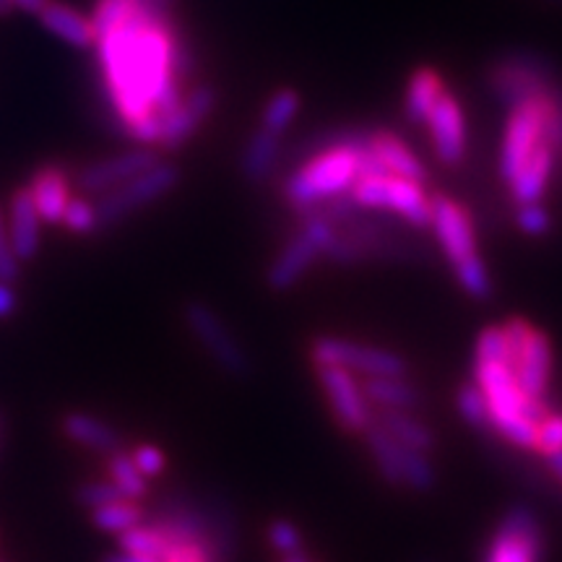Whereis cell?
I'll use <instances>...</instances> for the list:
<instances>
[{
	"mask_svg": "<svg viewBox=\"0 0 562 562\" xmlns=\"http://www.w3.org/2000/svg\"><path fill=\"white\" fill-rule=\"evenodd\" d=\"M108 474H110V482L115 484V487L121 490V495L128 497V501L140 503L146 501V495H149V480L138 472V467L133 463L131 453L125 451L112 453L108 461Z\"/></svg>",
	"mask_w": 562,
	"mask_h": 562,
	"instance_id": "obj_32",
	"label": "cell"
},
{
	"mask_svg": "<svg viewBox=\"0 0 562 562\" xmlns=\"http://www.w3.org/2000/svg\"><path fill=\"white\" fill-rule=\"evenodd\" d=\"M406 245L402 237L393 235L383 224H375L364 216L360 209L347 222L336 227L331 243H328L323 261L336 266H357L368 261H402L406 258Z\"/></svg>",
	"mask_w": 562,
	"mask_h": 562,
	"instance_id": "obj_9",
	"label": "cell"
},
{
	"mask_svg": "<svg viewBox=\"0 0 562 562\" xmlns=\"http://www.w3.org/2000/svg\"><path fill=\"white\" fill-rule=\"evenodd\" d=\"M362 440L368 446V453L372 463H375L378 474L391 487L417 492V495H430L438 487V467L432 463V456L402 446V442L393 440L378 425H372L362 435Z\"/></svg>",
	"mask_w": 562,
	"mask_h": 562,
	"instance_id": "obj_11",
	"label": "cell"
},
{
	"mask_svg": "<svg viewBox=\"0 0 562 562\" xmlns=\"http://www.w3.org/2000/svg\"><path fill=\"white\" fill-rule=\"evenodd\" d=\"M516 227L521 229V235L533 237H547L552 232V214L550 209L539 203H524V206H516Z\"/></svg>",
	"mask_w": 562,
	"mask_h": 562,
	"instance_id": "obj_38",
	"label": "cell"
},
{
	"mask_svg": "<svg viewBox=\"0 0 562 562\" xmlns=\"http://www.w3.org/2000/svg\"><path fill=\"white\" fill-rule=\"evenodd\" d=\"M313 368H341L357 378L409 375V362L398 351L375 344L344 339V336H315L311 341Z\"/></svg>",
	"mask_w": 562,
	"mask_h": 562,
	"instance_id": "obj_10",
	"label": "cell"
},
{
	"mask_svg": "<svg viewBox=\"0 0 562 562\" xmlns=\"http://www.w3.org/2000/svg\"><path fill=\"white\" fill-rule=\"evenodd\" d=\"M281 140L284 138L261 128V125L252 131V136L245 140L240 154V175L245 180L261 186V182L271 178L281 157Z\"/></svg>",
	"mask_w": 562,
	"mask_h": 562,
	"instance_id": "obj_28",
	"label": "cell"
},
{
	"mask_svg": "<svg viewBox=\"0 0 562 562\" xmlns=\"http://www.w3.org/2000/svg\"><path fill=\"white\" fill-rule=\"evenodd\" d=\"M336 224L328 220L323 211H307L300 216V229L284 243L273 261L266 269V286L271 292L284 294L294 290L311 269L326 256L328 243H331Z\"/></svg>",
	"mask_w": 562,
	"mask_h": 562,
	"instance_id": "obj_7",
	"label": "cell"
},
{
	"mask_svg": "<svg viewBox=\"0 0 562 562\" xmlns=\"http://www.w3.org/2000/svg\"><path fill=\"white\" fill-rule=\"evenodd\" d=\"M492 100L503 104L505 110L513 104L531 100V97L550 94L560 87V74L552 60L533 50H510L495 58L484 70Z\"/></svg>",
	"mask_w": 562,
	"mask_h": 562,
	"instance_id": "obj_6",
	"label": "cell"
},
{
	"mask_svg": "<svg viewBox=\"0 0 562 562\" xmlns=\"http://www.w3.org/2000/svg\"><path fill=\"white\" fill-rule=\"evenodd\" d=\"M364 161H368V170L364 172H389L398 175V178H409L417 182L427 180V167L417 154L412 151V146L389 128H375L364 131ZM362 172V175H364Z\"/></svg>",
	"mask_w": 562,
	"mask_h": 562,
	"instance_id": "obj_17",
	"label": "cell"
},
{
	"mask_svg": "<svg viewBox=\"0 0 562 562\" xmlns=\"http://www.w3.org/2000/svg\"><path fill=\"white\" fill-rule=\"evenodd\" d=\"M131 459L138 467V472L146 476V480H157V476L165 474V469H167L165 451L157 446H149V442H146V446H138L136 451L131 453Z\"/></svg>",
	"mask_w": 562,
	"mask_h": 562,
	"instance_id": "obj_41",
	"label": "cell"
},
{
	"mask_svg": "<svg viewBox=\"0 0 562 562\" xmlns=\"http://www.w3.org/2000/svg\"><path fill=\"white\" fill-rule=\"evenodd\" d=\"M19 311V294L9 281H0V321L11 318Z\"/></svg>",
	"mask_w": 562,
	"mask_h": 562,
	"instance_id": "obj_43",
	"label": "cell"
},
{
	"mask_svg": "<svg viewBox=\"0 0 562 562\" xmlns=\"http://www.w3.org/2000/svg\"><path fill=\"white\" fill-rule=\"evenodd\" d=\"M266 542L279 558H290V554L305 552V537L297 529V524H292L290 518H273L266 526Z\"/></svg>",
	"mask_w": 562,
	"mask_h": 562,
	"instance_id": "obj_36",
	"label": "cell"
},
{
	"mask_svg": "<svg viewBox=\"0 0 562 562\" xmlns=\"http://www.w3.org/2000/svg\"><path fill=\"white\" fill-rule=\"evenodd\" d=\"M427 229L435 232V240L440 245L442 258L451 266L461 290L476 302L492 300L495 281H492L490 266L484 263L480 252L472 211L448 193L432 195L430 227Z\"/></svg>",
	"mask_w": 562,
	"mask_h": 562,
	"instance_id": "obj_3",
	"label": "cell"
},
{
	"mask_svg": "<svg viewBox=\"0 0 562 562\" xmlns=\"http://www.w3.org/2000/svg\"><path fill=\"white\" fill-rule=\"evenodd\" d=\"M214 108H216L214 87H209V83H193V87L186 91V97H182L178 108L161 121L157 149L175 151L180 149V146H186L188 140L201 131V125L209 121Z\"/></svg>",
	"mask_w": 562,
	"mask_h": 562,
	"instance_id": "obj_18",
	"label": "cell"
},
{
	"mask_svg": "<svg viewBox=\"0 0 562 562\" xmlns=\"http://www.w3.org/2000/svg\"><path fill=\"white\" fill-rule=\"evenodd\" d=\"M104 83L117 121L138 146H159L161 121L186 97L191 50L167 19L165 5L149 0L123 26L97 40Z\"/></svg>",
	"mask_w": 562,
	"mask_h": 562,
	"instance_id": "obj_1",
	"label": "cell"
},
{
	"mask_svg": "<svg viewBox=\"0 0 562 562\" xmlns=\"http://www.w3.org/2000/svg\"><path fill=\"white\" fill-rule=\"evenodd\" d=\"M146 518V510L140 508V503L136 501H115V503H108L102 505V508L91 510V524L97 526L100 531H108V533H117L121 537L123 531L133 529V526L144 524Z\"/></svg>",
	"mask_w": 562,
	"mask_h": 562,
	"instance_id": "obj_31",
	"label": "cell"
},
{
	"mask_svg": "<svg viewBox=\"0 0 562 562\" xmlns=\"http://www.w3.org/2000/svg\"><path fill=\"white\" fill-rule=\"evenodd\" d=\"M562 451V412H550L539 422L537 427V442H533V453L542 459L552 453Z\"/></svg>",
	"mask_w": 562,
	"mask_h": 562,
	"instance_id": "obj_39",
	"label": "cell"
},
{
	"mask_svg": "<svg viewBox=\"0 0 562 562\" xmlns=\"http://www.w3.org/2000/svg\"><path fill=\"white\" fill-rule=\"evenodd\" d=\"M11 216H9V240L21 263L37 258L42 245V220L34 209L30 188L21 186L11 195Z\"/></svg>",
	"mask_w": 562,
	"mask_h": 562,
	"instance_id": "obj_23",
	"label": "cell"
},
{
	"mask_svg": "<svg viewBox=\"0 0 562 562\" xmlns=\"http://www.w3.org/2000/svg\"><path fill=\"white\" fill-rule=\"evenodd\" d=\"M558 89H552L550 94L531 97V100H524L508 108V117H505L503 125L501 154H497V172H501V180L505 186L524 170V165L531 159V154L537 151L544 140H550V136H547V125H550V110L554 91Z\"/></svg>",
	"mask_w": 562,
	"mask_h": 562,
	"instance_id": "obj_8",
	"label": "cell"
},
{
	"mask_svg": "<svg viewBox=\"0 0 562 562\" xmlns=\"http://www.w3.org/2000/svg\"><path fill=\"white\" fill-rule=\"evenodd\" d=\"M21 277V261L16 252L11 248L9 240V227L3 224V216H0V281H9V284H16Z\"/></svg>",
	"mask_w": 562,
	"mask_h": 562,
	"instance_id": "obj_42",
	"label": "cell"
},
{
	"mask_svg": "<svg viewBox=\"0 0 562 562\" xmlns=\"http://www.w3.org/2000/svg\"><path fill=\"white\" fill-rule=\"evenodd\" d=\"M117 544H121V552L140 554V558H154V560H165V554L170 552V542H167V539L146 521L133 526L128 531H123L121 537H117Z\"/></svg>",
	"mask_w": 562,
	"mask_h": 562,
	"instance_id": "obj_33",
	"label": "cell"
},
{
	"mask_svg": "<svg viewBox=\"0 0 562 562\" xmlns=\"http://www.w3.org/2000/svg\"><path fill=\"white\" fill-rule=\"evenodd\" d=\"M547 537L539 513L526 503L510 505L490 533L482 562H544Z\"/></svg>",
	"mask_w": 562,
	"mask_h": 562,
	"instance_id": "obj_13",
	"label": "cell"
},
{
	"mask_svg": "<svg viewBox=\"0 0 562 562\" xmlns=\"http://www.w3.org/2000/svg\"><path fill=\"white\" fill-rule=\"evenodd\" d=\"M547 3H552V5H562V0H547Z\"/></svg>",
	"mask_w": 562,
	"mask_h": 562,
	"instance_id": "obj_51",
	"label": "cell"
},
{
	"mask_svg": "<svg viewBox=\"0 0 562 562\" xmlns=\"http://www.w3.org/2000/svg\"><path fill=\"white\" fill-rule=\"evenodd\" d=\"M42 26L47 32L55 34V37L66 42L70 47H79V50H87V47H94V30H91L89 16H83L81 11L70 9V5L60 3V0H47V5L40 13Z\"/></svg>",
	"mask_w": 562,
	"mask_h": 562,
	"instance_id": "obj_26",
	"label": "cell"
},
{
	"mask_svg": "<svg viewBox=\"0 0 562 562\" xmlns=\"http://www.w3.org/2000/svg\"><path fill=\"white\" fill-rule=\"evenodd\" d=\"M102 562H161V560L140 558V554H128V552H115V554H108Z\"/></svg>",
	"mask_w": 562,
	"mask_h": 562,
	"instance_id": "obj_45",
	"label": "cell"
},
{
	"mask_svg": "<svg viewBox=\"0 0 562 562\" xmlns=\"http://www.w3.org/2000/svg\"><path fill=\"white\" fill-rule=\"evenodd\" d=\"M300 110H302L300 91H294L292 87H281L273 91L269 100H266L258 125L284 138L286 131H290L294 121H297Z\"/></svg>",
	"mask_w": 562,
	"mask_h": 562,
	"instance_id": "obj_30",
	"label": "cell"
},
{
	"mask_svg": "<svg viewBox=\"0 0 562 562\" xmlns=\"http://www.w3.org/2000/svg\"><path fill=\"white\" fill-rule=\"evenodd\" d=\"M362 385L375 412H417L425 404L422 391L406 375L364 378Z\"/></svg>",
	"mask_w": 562,
	"mask_h": 562,
	"instance_id": "obj_25",
	"label": "cell"
},
{
	"mask_svg": "<svg viewBox=\"0 0 562 562\" xmlns=\"http://www.w3.org/2000/svg\"><path fill=\"white\" fill-rule=\"evenodd\" d=\"M3 435H5V417L3 412H0V448H3Z\"/></svg>",
	"mask_w": 562,
	"mask_h": 562,
	"instance_id": "obj_49",
	"label": "cell"
},
{
	"mask_svg": "<svg viewBox=\"0 0 562 562\" xmlns=\"http://www.w3.org/2000/svg\"><path fill=\"white\" fill-rule=\"evenodd\" d=\"M422 128L430 136L432 154L438 157L440 165H461L469 149V123L461 100L451 89L442 91L440 100L432 104L430 115L425 117V125H422Z\"/></svg>",
	"mask_w": 562,
	"mask_h": 562,
	"instance_id": "obj_16",
	"label": "cell"
},
{
	"mask_svg": "<svg viewBox=\"0 0 562 562\" xmlns=\"http://www.w3.org/2000/svg\"><path fill=\"white\" fill-rule=\"evenodd\" d=\"M558 151L550 140H544L537 151L531 154V159L526 161L524 170L513 178L505 191H508L513 206H524V203H539L544 201L547 191H550V180L558 167Z\"/></svg>",
	"mask_w": 562,
	"mask_h": 562,
	"instance_id": "obj_21",
	"label": "cell"
},
{
	"mask_svg": "<svg viewBox=\"0 0 562 562\" xmlns=\"http://www.w3.org/2000/svg\"><path fill=\"white\" fill-rule=\"evenodd\" d=\"M60 430L70 442L87 448V451L112 456L123 451V435L115 430V427L108 425V422L94 417L89 412H68L63 414Z\"/></svg>",
	"mask_w": 562,
	"mask_h": 562,
	"instance_id": "obj_24",
	"label": "cell"
},
{
	"mask_svg": "<svg viewBox=\"0 0 562 562\" xmlns=\"http://www.w3.org/2000/svg\"><path fill=\"white\" fill-rule=\"evenodd\" d=\"M63 227H66L70 235L87 237L94 235L100 229V216H97V203L87 199H70L66 206V214H63Z\"/></svg>",
	"mask_w": 562,
	"mask_h": 562,
	"instance_id": "obj_37",
	"label": "cell"
},
{
	"mask_svg": "<svg viewBox=\"0 0 562 562\" xmlns=\"http://www.w3.org/2000/svg\"><path fill=\"white\" fill-rule=\"evenodd\" d=\"M513 372H516V381L521 385V391L529 398H542L550 391L552 381V368H554V351L550 344V336L539 328L531 326V331L526 334L521 347L516 355L508 357Z\"/></svg>",
	"mask_w": 562,
	"mask_h": 562,
	"instance_id": "obj_20",
	"label": "cell"
},
{
	"mask_svg": "<svg viewBox=\"0 0 562 562\" xmlns=\"http://www.w3.org/2000/svg\"><path fill=\"white\" fill-rule=\"evenodd\" d=\"M159 151L151 146H136V149L112 154L108 159L94 161V165L83 167L79 175L81 191L87 193H108L112 188L123 186L133 178H138L140 172L151 170L154 165H159Z\"/></svg>",
	"mask_w": 562,
	"mask_h": 562,
	"instance_id": "obj_19",
	"label": "cell"
},
{
	"mask_svg": "<svg viewBox=\"0 0 562 562\" xmlns=\"http://www.w3.org/2000/svg\"><path fill=\"white\" fill-rule=\"evenodd\" d=\"M182 172L180 167L167 165V161H159L151 170L140 172L138 178H133L123 186L112 188V191L102 193L100 201H97V216H100V229L117 227V224L128 220L136 211L151 206L170 195L175 188L180 186Z\"/></svg>",
	"mask_w": 562,
	"mask_h": 562,
	"instance_id": "obj_14",
	"label": "cell"
},
{
	"mask_svg": "<svg viewBox=\"0 0 562 562\" xmlns=\"http://www.w3.org/2000/svg\"><path fill=\"white\" fill-rule=\"evenodd\" d=\"M144 0H97L94 11H91V30H94V40H102L117 26H123L133 13L140 9ZM97 45V42H94Z\"/></svg>",
	"mask_w": 562,
	"mask_h": 562,
	"instance_id": "obj_34",
	"label": "cell"
},
{
	"mask_svg": "<svg viewBox=\"0 0 562 562\" xmlns=\"http://www.w3.org/2000/svg\"><path fill=\"white\" fill-rule=\"evenodd\" d=\"M474 383L487 396L492 430L510 446L533 451L539 422L550 414L547 402L526 396L508 360H474Z\"/></svg>",
	"mask_w": 562,
	"mask_h": 562,
	"instance_id": "obj_4",
	"label": "cell"
},
{
	"mask_svg": "<svg viewBox=\"0 0 562 562\" xmlns=\"http://www.w3.org/2000/svg\"><path fill=\"white\" fill-rule=\"evenodd\" d=\"M375 425L414 451L427 456L438 451V435L425 419L417 417V412H375Z\"/></svg>",
	"mask_w": 562,
	"mask_h": 562,
	"instance_id": "obj_29",
	"label": "cell"
},
{
	"mask_svg": "<svg viewBox=\"0 0 562 562\" xmlns=\"http://www.w3.org/2000/svg\"><path fill=\"white\" fill-rule=\"evenodd\" d=\"M364 131H341L311 146L305 161L281 182V199L297 214L341 199L351 191L357 178L368 170L364 161Z\"/></svg>",
	"mask_w": 562,
	"mask_h": 562,
	"instance_id": "obj_2",
	"label": "cell"
},
{
	"mask_svg": "<svg viewBox=\"0 0 562 562\" xmlns=\"http://www.w3.org/2000/svg\"><path fill=\"white\" fill-rule=\"evenodd\" d=\"M448 89L446 79L438 68L419 66L412 70L404 91V115L412 125H425V117L430 115L432 104L440 100L442 91Z\"/></svg>",
	"mask_w": 562,
	"mask_h": 562,
	"instance_id": "obj_27",
	"label": "cell"
},
{
	"mask_svg": "<svg viewBox=\"0 0 562 562\" xmlns=\"http://www.w3.org/2000/svg\"><path fill=\"white\" fill-rule=\"evenodd\" d=\"M9 3L13 5V9H19L24 13H34V16H37V13L47 5V0H9Z\"/></svg>",
	"mask_w": 562,
	"mask_h": 562,
	"instance_id": "obj_44",
	"label": "cell"
},
{
	"mask_svg": "<svg viewBox=\"0 0 562 562\" xmlns=\"http://www.w3.org/2000/svg\"><path fill=\"white\" fill-rule=\"evenodd\" d=\"M76 501H79L83 508L97 510L108 503L123 501V495L110 480H97V482H87L83 487H79V492H76ZM125 501H128V497H125Z\"/></svg>",
	"mask_w": 562,
	"mask_h": 562,
	"instance_id": "obj_40",
	"label": "cell"
},
{
	"mask_svg": "<svg viewBox=\"0 0 562 562\" xmlns=\"http://www.w3.org/2000/svg\"><path fill=\"white\" fill-rule=\"evenodd\" d=\"M456 409H459L461 419L467 422L469 427H474V430H492L487 396H484L482 389L474 381L461 383L459 389H456Z\"/></svg>",
	"mask_w": 562,
	"mask_h": 562,
	"instance_id": "obj_35",
	"label": "cell"
},
{
	"mask_svg": "<svg viewBox=\"0 0 562 562\" xmlns=\"http://www.w3.org/2000/svg\"><path fill=\"white\" fill-rule=\"evenodd\" d=\"M182 323L195 344L206 351L209 360L229 378H248L252 370L250 355L245 351L243 341L232 334V328L209 302L188 300L182 305Z\"/></svg>",
	"mask_w": 562,
	"mask_h": 562,
	"instance_id": "obj_12",
	"label": "cell"
},
{
	"mask_svg": "<svg viewBox=\"0 0 562 562\" xmlns=\"http://www.w3.org/2000/svg\"><path fill=\"white\" fill-rule=\"evenodd\" d=\"M281 562H311V558H307V552H300V554H290V558H281Z\"/></svg>",
	"mask_w": 562,
	"mask_h": 562,
	"instance_id": "obj_47",
	"label": "cell"
},
{
	"mask_svg": "<svg viewBox=\"0 0 562 562\" xmlns=\"http://www.w3.org/2000/svg\"><path fill=\"white\" fill-rule=\"evenodd\" d=\"M349 199L362 211L391 214L417 229L430 227L432 195L425 191V182L389 172H364L351 186Z\"/></svg>",
	"mask_w": 562,
	"mask_h": 562,
	"instance_id": "obj_5",
	"label": "cell"
},
{
	"mask_svg": "<svg viewBox=\"0 0 562 562\" xmlns=\"http://www.w3.org/2000/svg\"><path fill=\"white\" fill-rule=\"evenodd\" d=\"M11 11H13V5L9 3V0H0V16H9Z\"/></svg>",
	"mask_w": 562,
	"mask_h": 562,
	"instance_id": "obj_48",
	"label": "cell"
},
{
	"mask_svg": "<svg viewBox=\"0 0 562 562\" xmlns=\"http://www.w3.org/2000/svg\"><path fill=\"white\" fill-rule=\"evenodd\" d=\"M315 378L326 396L336 425L349 435H362L375 425V409H372L364 385L357 375L341 368H315Z\"/></svg>",
	"mask_w": 562,
	"mask_h": 562,
	"instance_id": "obj_15",
	"label": "cell"
},
{
	"mask_svg": "<svg viewBox=\"0 0 562 562\" xmlns=\"http://www.w3.org/2000/svg\"><path fill=\"white\" fill-rule=\"evenodd\" d=\"M544 461H547V469H550L554 480H558V482L562 484V451H560V453H552V456H547Z\"/></svg>",
	"mask_w": 562,
	"mask_h": 562,
	"instance_id": "obj_46",
	"label": "cell"
},
{
	"mask_svg": "<svg viewBox=\"0 0 562 562\" xmlns=\"http://www.w3.org/2000/svg\"><path fill=\"white\" fill-rule=\"evenodd\" d=\"M149 3H154V5H165L167 0H149Z\"/></svg>",
	"mask_w": 562,
	"mask_h": 562,
	"instance_id": "obj_50",
	"label": "cell"
},
{
	"mask_svg": "<svg viewBox=\"0 0 562 562\" xmlns=\"http://www.w3.org/2000/svg\"><path fill=\"white\" fill-rule=\"evenodd\" d=\"M26 188H30V195L42 224H50V227L63 224V214H66L68 201L74 199V195H70L68 175L55 165L40 167V170L30 178V182H26Z\"/></svg>",
	"mask_w": 562,
	"mask_h": 562,
	"instance_id": "obj_22",
	"label": "cell"
}]
</instances>
